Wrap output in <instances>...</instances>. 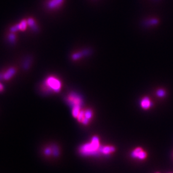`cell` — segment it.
Segmentation results:
<instances>
[{
    "label": "cell",
    "mask_w": 173,
    "mask_h": 173,
    "mask_svg": "<svg viewBox=\"0 0 173 173\" xmlns=\"http://www.w3.org/2000/svg\"><path fill=\"white\" fill-rule=\"evenodd\" d=\"M99 147H100V145H99L98 138L96 136H94L90 143H87L80 147L79 152L85 156L96 155L99 152Z\"/></svg>",
    "instance_id": "1"
},
{
    "label": "cell",
    "mask_w": 173,
    "mask_h": 173,
    "mask_svg": "<svg viewBox=\"0 0 173 173\" xmlns=\"http://www.w3.org/2000/svg\"><path fill=\"white\" fill-rule=\"evenodd\" d=\"M46 86L51 90L55 92H59L61 88L60 80L55 77H49L46 80Z\"/></svg>",
    "instance_id": "2"
},
{
    "label": "cell",
    "mask_w": 173,
    "mask_h": 173,
    "mask_svg": "<svg viewBox=\"0 0 173 173\" xmlns=\"http://www.w3.org/2000/svg\"><path fill=\"white\" fill-rule=\"evenodd\" d=\"M66 100L72 107L77 106H82V104H83V100H82V98L75 93H70V95H69L66 98Z\"/></svg>",
    "instance_id": "3"
},
{
    "label": "cell",
    "mask_w": 173,
    "mask_h": 173,
    "mask_svg": "<svg viewBox=\"0 0 173 173\" xmlns=\"http://www.w3.org/2000/svg\"><path fill=\"white\" fill-rule=\"evenodd\" d=\"M64 0H49L47 2V7L49 9L54 10L59 8L63 5Z\"/></svg>",
    "instance_id": "4"
},
{
    "label": "cell",
    "mask_w": 173,
    "mask_h": 173,
    "mask_svg": "<svg viewBox=\"0 0 173 173\" xmlns=\"http://www.w3.org/2000/svg\"><path fill=\"white\" fill-rule=\"evenodd\" d=\"M115 150V148L113 146H100L99 151L100 153L103 154L104 155H108L112 152H114Z\"/></svg>",
    "instance_id": "5"
},
{
    "label": "cell",
    "mask_w": 173,
    "mask_h": 173,
    "mask_svg": "<svg viewBox=\"0 0 173 173\" xmlns=\"http://www.w3.org/2000/svg\"><path fill=\"white\" fill-rule=\"evenodd\" d=\"M152 102L151 99L147 97H145L142 99L140 101V106L143 109H148L152 106Z\"/></svg>",
    "instance_id": "6"
},
{
    "label": "cell",
    "mask_w": 173,
    "mask_h": 173,
    "mask_svg": "<svg viewBox=\"0 0 173 173\" xmlns=\"http://www.w3.org/2000/svg\"><path fill=\"white\" fill-rule=\"evenodd\" d=\"M16 70L13 67L8 69L4 75H2V78L4 79L5 80H8L12 78L14 74H15Z\"/></svg>",
    "instance_id": "7"
},
{
    "label": "cell",
    "mask_w": 173,
    "mask_h": 173,
    "mask_svg": "<svg viewBox=\"0 0 173 173\" xmlns=\"http://www.w3.org/2000/svg\"><path fill=\"white\" fill-rule=\"evenodd\" d=\"M27 25H28L27 21H26L25 20H22V21L19 24L20 30H21V31L25 30V29H27Z\"/></svg>",
    "instance_id": "8"
},
{
    "label": "cell",
    "mask_w": 173,
    "mask_h": 173,
    "mask_svg": "<svg viewBox=\"0 0 173 173\" xmlns=\"http://www.w3.org/2000/svg\"><path fill=\"white\" fill-rule=\"evenodd\" d=\"M28 25L30 27V28H32V29H37V27H36V23H35L34 19H33L32 18H29L28 20Z\"/></svg>",
    "instance_id": "9"
},
{
    "label": "cell",
    "mask_w": 173,
    "mask_h": 173,
    "mask_svg": "<svg viewBox=\"0 0 173 173\" xmlns=\"http://www.w3.org/2000/svg\"><path fill=\"white\" fill-rule=\"evenodd\" d=\"M142 151V149L140 147L136 148L132 152V153H131V156H132V157L133 158H137L138 155V154H139V152Z\"/></svg>",
    "instance_id": "10"
},
{
    "label": "cell",
    "mask_w": 173,
    "mask_h": 173,
    "mask_svg": "<svg viewBox=\"0 0 173 173\" xmlns=\"http://www.w3.org/2000/svg\"><path fill=\"white\" fill-rule=\"evenodd\" d=\"M92 115H93V114H92V110L88 109V110H87L85 111L84 118H87V119H88L89 120L90 119L92 118Z\"/></svg>",
    "instance_id": "11"
},
{
    "label": "cell",
    "mask_w": 173,
    "mask_h": 173,
    "mask_svg": "<svg viewBox=\"0 0 173 173\" xmlns=\"http://www.w3.org/2000/svg\"><path fill=\"white\" fill-rule=\"evenodd\" d=\"M146 156H147V154L146 152L142 150V151H140L139 152V154H138V155L137 158L139 160H143V159H145V158L146 157Z\"/></svg>",
    "instance_id": "12"
},
{
    "label": "cell",
    "mask_w": 173,
    "mask_h": 173,
    "mask_svg": "<svg viewBox=\"0 0 173 173\" xmlns=\"http://www.w3.org/2000/svg\"><path fill=\"white\" fill-rule=\"evenodd\" d=\"M165 91L163 89H159L157 91V95L160 97H163L165 96Z\"/></svg>",
    "instance_id": "13"
},
{
    "label": "cell",
    "mask_w": 173,
    "mask_h": 173,
    "mask_svg": "<svg viewBox=\"0 0 173 173\" xmlns=\"http://www.w3.org/2000/svg\"><path fill=\"white\" fill-rule=\"evenodd\" d=\"M20 30V29H19V24H17L16 25L13 26V27H11L10 29L11 32H13V33H14V32H16L17 30Z\"/></svg>",
    "instance_id": "14"
},
{
    "label": "cell",
    "mask_w": 173,
    "mask_h": 173,
    "mask_svg": "<svg viewBox=\"0 0 173 173\" xmlns=\"http://www.w3.org/2000/svg\"><path fill=\"white\" fill-rule=\"evenodd\" d=\"M158 23V20H157L156 19H152L151 20H149V21L148 22V23L149 25H155L157 24Z\"/></svg>",
    "instance_id": "15"
},
{
    "label": "cell",
    "mask_w": 173,
    "mask_h": 173,
    "mask_svg": "<svg viewBox=\"0 0 173 173\" xmlns=\"http://www.w3.org/2000/svg\"><path fill=\"white\" fill-rule=\"evenodd\" d=\"M8 38H9L10 41H11V42H14V40H15V36L13 34H11Z\"/></svg>",
    "instance_id": "16"
},
{
    "label": "cell",
    "mask_w": 173,
    "mask_h": 173,
    "mask_svg": "<svg viewBox=\"0 0 173 173\" xmlns=\"http://www.w3.org/2000/svg\"><path fill=\"white\" fill-rule=\"evenodd\" d=\"M3 90H4V86L1 83H0V92L3 91Z\"/></svg>",
    "instance_id": "17"
},
{
    "label": "cell",
    "mask_w": 173,
    "mask_h": 173,
    "mask_svg": "<svg viewBox=\"0 0 173 173\" xmlns=\"http://www.w3.org/2000/svg\"><path fill=\"white\" fill-rule=\"evenodd\" d=\"M157 173H158V172H157Z\"/></svg>",
    "instance_id": "18"
}]
</instances>
